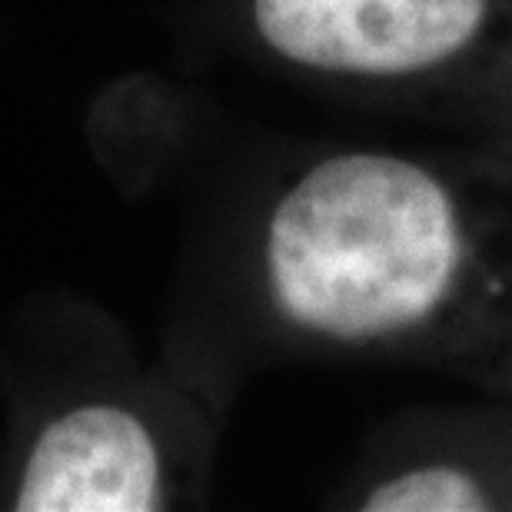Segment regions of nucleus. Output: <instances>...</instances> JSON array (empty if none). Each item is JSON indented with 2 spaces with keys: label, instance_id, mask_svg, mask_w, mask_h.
Returning <instances> with one entry per match:
<instances>
[{
  "label": "nucleus",
  "instance_id": "f257e3e1",
  "mask_svg": "<svg viewBox=\"0 0 512 512\" xmlns=\"http://www.w3.org/2000/svg\"><path fill=\"white\" fill-rule=\"evenodd\" d=\"M263 316L346 360L512 393V153L406 137L320 150L256 230Z\"/></svg>",
  "mask_w": 512,
  "mask_h": 512
},
{
  "label": "nucleus",
  "instance_id": "f03ea898",
  "mask_svg": "<svg viewBox=\"0 0 512 512\" xmlns=\"http://www.w3.org/2000/svg\"><path fill=\"white\" fill-rule=\"evenodd\" d=\"M253 44L409 137L512 153V0H243Z\"/></svg>",
  "mask_w": 512,
  "mask_h": 512
},
{
  "label": "nucleus",
  "instance_id": "7ed1b4c3",
  "mask_svg": "<svg viewBox=\"0 0 512 512\" xmlns=\"http://www.w3.org/2000/svg\"><path fill=\"white\" fill-rule=\"evenodd\" d=\"M340 506L512 512V393L413 403L373 426Z\"/></svg>",
  "mask_w": 512,
  "mask_h": 512
},
{
  "label": "nucleus",
  "instance_id": "20e7f679",
  "mask_svg": "<svg viewBox=\"0 0 512 512\" xmlns=\"http://www.w3.org/2000/svg\"><path fill=\"white\" fill-rule=\"evenodd\" d=\"M20 512H150L163 506L153 429L120 406H80L37 436L17 486Z\"/></svg>",
  "mask_w": 512,
  "mask_h": 512
}]
</instances>
